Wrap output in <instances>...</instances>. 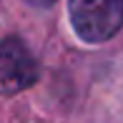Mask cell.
<instances>
[{
    "mask_svg": "<svg viewBox=\"0 0 123 123\" xmlns=\"http://www.w3.org/2000/svg\"><path fill=\"white\" fill-rule=\"evenodd\" d=\"M40 75L38 60L20 38H5L0 43V96H13L30 88Z\"/></svg>",
    "mask_w": 123,
    "mask_h": 123,
    "instance_id": "cell-2",
    "label": "cell"
},
{
    "mask_svg": "<svg viewBox=\"0 0 123 123\" xmlns=\"http://www.w3.org/2000/svg\"><path fill=\"white\" fill-rule=\"evenodd\" d=\"M25 3H30V5H35V8H50V5H53L55 0H25Z\"/></svg>",
    "mask_w": 123,
    "mask_h": 123,
    "instance_id": "cell-3",
    "label": "cell"
},
{
    "mask_svg": "<svg viewBox=\"0 0 123 123\" xmlns=\"http://www.w3.org/2000/svg\"><path fill=\"white\" fill-rule=\"evenodd\" d=\"M73 30L86 43H105L123 25V0H68Z\"/></svg>",
    "mask_w": 123,
    "mask_h": 123,
    "instance_id": "cell-1",
    "label": "cell"
}]
</instances>
